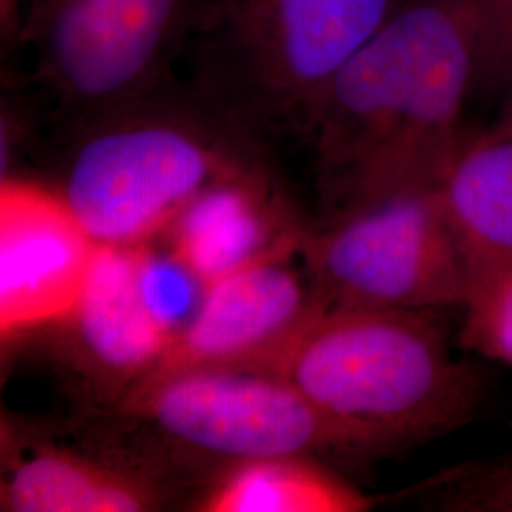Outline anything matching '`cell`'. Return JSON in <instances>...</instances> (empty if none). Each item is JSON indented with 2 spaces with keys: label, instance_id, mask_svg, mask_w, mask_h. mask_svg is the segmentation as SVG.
Segmentation results:
<instances>
[{
  "label": "cell",
  "instance_id": "1",
  "mask_svg": "<svg viewBox=\"0 0 512 512\" xmlns=\"http://www.w3.org/2000/svg\"><path fill=\"white\" fill-rule=\"evenodd\" d=\"M478 78L469 0H408L334 76L306 133L329 217L395 190L439 184Z\"/></svg>",
  "mask_w": 512,
  "mask_h": 512
},
{
  "label": "cell",
  "instance_id": "2",
  "mask_svg": "<svg viewBox=\"0 0 512 512\" xmlns=\"http://www.w3.org/2000/svg\"><path fill=\"white\" fill-rule=\"evenodd\" d=\"M268 368L378 456L458 429L482 401L437 310L329 306Z\"/></svg>",
  "mask_w": 512,
  "mask_h": 512
},
{
  "label": "cell",
  "instance_id": "3",
  "mask_svg": "<svg viewBox=\"0 0 512 512\" xmlns=\"http://www.w3.org/2000/svg\"><path fill=\"white\" fill-rule=\"evenodd\" d=\"M148 95L90 112L57 188L99 245L152 243L211 184L258 167L220 118Z\"/></svg>",
  "mask_w": 512,
  "mask_h": 512
},
{
  "label": "cell",
  "instance_id": "4",
  "mask_svg": "<svg viewBox=\"0 0 512 512\" xmlns=\"http://www.w3.org/2000/svg\"><path fill=\"white\" fill-rule=\"evenodd\" d=\"M399 0H228L211 25L207 82L224 112L308 129L334 76Z\"/></svg>",
  "mask_w": 512,
  "mask_h": 512
},
{
  "label": "cell",
  "instance_id": "5",
  "mask_svg": "<svg viewBox=\"0 0 512 512\" xmlns=\"http://www.w3.org/2000/svg\"><path fill=\"white\" fill-rule=\"evenodd\" d=\"M298 251L327 306L442 311L461 308L473 283L439 184L334 213Z\"/></svg>",
  "mask_w": 512,
  "mask_h": 512
},
{
  "label": "cell",
  "instance_id": "6",
  "mask_svg": "<svg viewBox=\"0 0 512 512\" xmlns=\"http://www.w3.org/2000/svg\"><path fill=\"white\" fill-rule=\"evenodd\" d=\"M114 412L184 454L217 461L220 469L275 456H378L270 368L184 370L139 385Z\"/></svg>",
  "mask_w": 512,
  "mask_h": 512
},
{
  "label": "cell",
  "instance_id": "7",
  "mask_svg": "<svg viewBox=\"0 0 512 512\" xmlns=\"http://www.w3.org/2000/svg\"><path fill=\"white\" fill-rule=\"evenodd\" d=\"M190 0H31L25 33L57 95L88 114L152 92Z\"/></svg>",
  "mask_w": 512,
  "mask_h": 512
},
{
  "label": "cell",
  "instance_id": "8",
  "mask_svg": "<svg viewBox=\"0 0 512 512\" xmlns=\"http://www.w3.org/2000/svg\"><path fill=\"white\" fill-rule=\"evenodd\" d=\"M298 245L300 241L207 285L196 313L139 385L194 368L274 365L329 308L304 260L296 268Z\"/></svg>",
  "mask_w": 512,
  "mask_h": 512
},
{
  "label": "cell",
  "instance_id": "9",
  "mask_svg": "<svg viewBox=\"0 0 512 512\" xmlns=\"http://www.w3.org/2000/svg\"><path fill=\"white\" fill-rule=\"evenodd\" d=\"M99 243L57 188L0 184V334L52 329L74 310Z\"/></svg>",
  "mask_w": 512,
  "mask_h": 512
},
{
  "label": "cell",
  "instance_id": "10",
  "mask_svg": "<svg viewBox=\"0 0 512 512\" xmlns=\"http://www.w3.org/2000/svg\"><path fill=\"white\" fill-rule=\"evenodd\" d=\"M54 327L61 359L99 401L116 408L173 340L145 293L143 245H101L74 310Z\"/></svg>",
  "mask_w": 512,
  "mask_h": 512
},
{
  "label": "cell",
  "instance_id": "11",
  "mask_svg": "<svg viewBox=\"0 0 512 512\" xmlns=\"http://www.w3.org/2000/svg\"><path fill=\"white\" fill-rule=\"evenodd\" d=\"M171 490L137 459L23 437L4 418L0 509L4 512L162 511Z\"/></svg>",
  "mask_w": 512,
  "mask_h": 512
},
{
  "label": "cell",
  "instance_id": "12",
  "mask_svg": "<svg viewBox=\"0 0 512 512\" xmlns=\"http://www.w3.org/2000/svg\"><path fill=\"white\" fill-rule=\"evenodd\" d=\"M283 215L264 171L253 167L211 184L192 200L162 238L167 251L203 287L302 238Z\"/></svg>",
  "mask_w": 512,
  "mask_h": 512
},
{
  "label": "cell",
  "instance_id": "13",
  "mask_svg": "<svg viewBox=\"0 0 512 512\" xmlns=\"http://www.w3.org/2000/svg\"><path fill=\"white\" fill-rule=\"evenodd\" d=\"M473 279L512 264V116L465 135L439 183Z\"/></svg>",
  "mask_w": 512,
  "mask_h": 512
},
{
  "label": "cell",
  "instance_id": "14",
  "mask_svg": "<svg viewBox=\"0 0 512 512\" xmlns=\"http://www.w3.org/2000/svg\"><path fill=\"white\" fill-rule=\"evenodd\" d=\"M361 490L310 456H275L226 465L194 503L200 512H361Z\"/></svg>",
  "mask_w": 512,
  "mask_h": 512
},
{
  "label": "cell",
  "instance_id": "15",
  "mask_svg": "<svg viewBox=\"0 0 512 512\" xmlns=\"http://www.w3.org/2000/svg\"><path fill=\"white\" fill-rule=\"evenodd\" d=\"M461 310L459 348L512 368V264L476 275Z\"/></svg>",
  "mask_w": 512,
  "mask_h": 512
},
{
  "label": "cell",
  "instance_id": "16",
  "mask_svg": "<svg viewBox=\"0 0 512 512\" xmlns=\"http://www.w3.org/2000/svg\"><path fill=\"white\" fill-rule=\"evenodd\" d=\"M435 509L450 512H512V452L469 463L440 478Z\"/></svg>",
  "mask_w": 512,
  "mask_h": 512
},
{
  "label": "cell",
  "instance_id": "17",
  "mask_svg": "<svg viewBox=\"0 0 512 512\" xmlns=\"http://www.w3.org/2000/svg\"><path fill=\"white\" fill-rule=\"evenodd\" d=\"M478 35L476 84L512 80V0H469Z\"/></svg>",
  "mask_w": 512,
  "mask_h": 512
},
{
  "label": "cell",
  "instance_id": "18",
  "mask_svg": "<svg viewBox=\"0 0 512 512\" xmlns=\"http://www.w3.org/2000/svg\"><path fill=\"white\" fill-rule=\"evenodd\" d=\"M501 114H505V116H512V92L511 95H509V101L505 103V109H503Z\"/></svg>",
  "mask_w": 512,
  "mask_h": 512
}]
</instances>
